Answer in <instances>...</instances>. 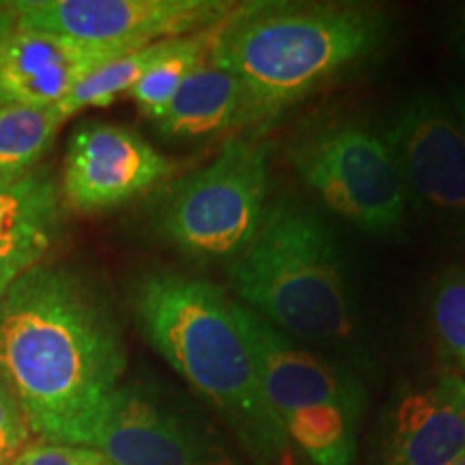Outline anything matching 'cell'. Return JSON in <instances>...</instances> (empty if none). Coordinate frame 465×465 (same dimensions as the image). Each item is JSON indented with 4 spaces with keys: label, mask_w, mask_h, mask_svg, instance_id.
I'll return each instance as SVG.
<instances>
[{
    "label": "cell",
    "mask_w": 465,
    "mask_h": 465,
    "mask_svg": "<svg viewBox=\"0 0 465 465\" xmlns=\"http://www.w3.org/2000/svg\"><path fill=\"white\" fill-rule=\"evenodd\" d=\"M125 364L113 306L72 267L35 265L0 298V381L44 441L91 446Z\"/></svg>",
    "instance_id": "cell-1"
},
{
    "label": "cell",
    "mask_w": 465,
    "mask_h": 465,
    "mask_svg": "<svg viewBox=\"0 0 465 465\" xmlns=\"http://www.w3.org/2000/svg\"><path fill=\"white\" fill-rule=\"evenodd\" d=\"M132 311L149 345L216 407L257 465L287 463V431L267 405L223 289L203 278L153 272L134 287Z\"/></svg>",
    "instance_id": "cell-2"
},
{
    "label": "cell",
    "mask_w": 465,
    "mask_h": 465,
    "mask_svg": "<svg viewBox=\"0 0 465 465\" xmlns=\"http://www.w3.org/2000/svg\"><path fill=\"white\" fill-rule=\"evenodd\" d=\"M381 11L347 3H246L216 28L209 61L246 91V125H263L377 50Z\"/></svg>",
    "instance_id": "cell-3"
},
{
    "label": "cell",
    "mask_w": 465,
    "mask_h": 465,
    "mask_svg": "<svg viewBox=\"0 0 465 465\" xmlns=\"http://www.w3.org/2000/svg\"><path fill=\"white\" fill-rule=\"evenodd\" d=\"M237 302L295 339L356 336L358 304L347 261L330 224L306 203L265 207L246 250L226 267Z\"/></svg>",
    "instance_id": "cell-4"
},
{
    "label": "cell",
    "mask_w": 465,
    "mask_h": 465,
    "mask_svg": "<svg viewBox=\"0 0 465 465\" xmlns=\"http://www.w3.org/2000/svg\"><path fill=\"white\" fill-rule=\"evenodd\" d=\"M267 147L232 136L199 171L168 190L158 212L162 237L192 259L232 261L265 212Z\"/></svg>",
    "instance_id": "cell-5"
},
{
    "label": "cell",
    "mask_w": 465,
    "mask_h": 465,
    "mask_svg": "<svg viewBox=\"0 0 465 465\" xmlns=\"http://www.w3.org/2000/svg\"><path fill=\"white\" fill-rule=\"evenodd\" d=\"M380 134L397 162L407 205L465 246V116L452 93L420 86L386 114Z\"/></svg>",
    "instance_id": "cell-6"
},
{
    "label": "cell",
    "mask_w": 465,
    "mask_h": 465,
    "mask_svg": "<svg viewBox=\"0 0 465 465\" xmlns=\"http://www.w3.org/2000/svg\"><path fill=\"white\" fill-rule=\"evenodd\" d=\"M293 171L330 212L371 235L397 231L407 218L403 179L381 134L330 124L291 144Z\"/></svg>",
    "instance_id": "cell-7"
},
{
    "label": "cell",
    "mask_w": 465,
    "mask_h": 465,
    "mask_svg": "<svg viewBox=\"0 0 465 465\" xmlns=\"http://www.w3.org/2000/svg\"><path fill=\"white\" fill-rule=\"evenodd\" d=\"M235 7L226 0H17L0 3V33L20 28L134 52L216 28Z\"/></svg>",
    "instance_id": "cell-8"
},
{
    "label": "cell",
    "mask_w": 465,
    "mask_h": 465,
    "mask_svg": "<svg viewBox=\"0 0 465 465\" xmlns=\"http://www.w3.org/2000/svg\"><path fill=\"white\" fill-rule=\"evenodd\" d=\"M171 168V160L136 132L89 121L67 143L63 199L78 213L110 212L158 185Z\"/></svg>",
    "instance_id": "cell-9"
},
{
    "label": "cell",
    "mask_w": 465,
    "mask_h": 465,
    "mask_svg": "<svg viewBox=\"0 0 465 465\" xmlns=\"http://www.w3.org/2000/svg\"><path fill=\"white\" fill-rule=\"evenodd\" d=\"M232 315L250 349L263 397L278 420L284 424L298 410L317 405L339 407L360 420L364 391L356 375L298 347L276 325L242 302H232Z\"/></svg>",
    "instance_id": "cell-10"
},
{
    "label": "cell",
    "mask_w": 465,
    "mask_h": 465,
    "mask_svg": "<svg viewBox=\"0 0 465 465\" xmlns=\"http://www.w3.org/2000/svg\"><path fill=\"white\" fill-rule=\"evenodd\" d=\"M91 449L110 465H231L216 444L136 386L114 392Z\"/></svg>",
    "instance_id": "cell-11"
},
{
    "label": "cell",
    "mask_w": 465,
    "mask_h": 465,
    "mask_svg": "<svg viewBox=\"0 0 465 465\" xmlns=\"http://www.w3.org/2000/svg\"><path fill=\"white\" fill-rule=\"evenodd\" d=\"M125 50L80 44L56 35L9 28L0 33V110L50 108Z\"/></svg>",
    "instance_id": "cell-12"
},
{
    "label": "cell",
    "mask_w": 465,
    "mask_h": 465,
    "mask_svg": "<svg viewBox=\"0 0 465 465\" xmlns=\"http://www.w3.org/2000/svg\"><path fill=\"white\" fill-rule=\"evenodd\" d=\"M463 455V375H438L399 394L386 420L383 465H450Z\"/></svg>",
    "instance_id": "cell-13"
},
{
    "label": "cell",
    "mask_w": 465,
    "mask_h": 465,
    "mask_svg": "<svg viewBox=\"0 0 465 465\" xmlns=\"http://www.w3.org/2000/svg\"><path fill=\"white\" fill-rule=\"evenodd\" d=\"M58 231V185L50 168L35 166L0 179V298L22 274L44 263Z\"/></svg>",
    "instance_id": "cell-14"
},
{
    "label": "cell",
    "mask_w": 465,
    "mask_h": 465,
    "mask_svg": "<svg viewBox=\"0 0 465 465\" xmlns=\"http://www.w3.org/2000/svg\"><path fill=\"white\" fill-rule=\"evenodd\" d=\"M155 125L162 136L174 141H190L229 127H243L246 91L235 75L207 58L179 86L177 95Z\"/></svg>",
    "instance_id": "cell-15"
},
{
    "label": "cell",
    "mask_w": 465,
    "mask_h": 465,
    "mask_svg": "<svg viewBox=\"0 0 465 465\" xmlns=\"http://www.w3.org/2000/svg\"><path fill=\"white\" fill-rule=\"evenodd\" d=\"M216 28L174 39L166 54L158 63H153L147 69V74L138 80L136 86L127 93L136 102V106L141 108V113L153 124L164 114L168 104L177 95L179 86L185 83V78L201 63L207 61Z\"/></svg>",
    "instance_id": "cell-16"
},
{
    "label": "cell",
    "mask_w": 465,
    "mask_h": 465,
    "mask_svg": "<svg viewBox=\"0 0 465 465\" xmlns=\"http://www.w3.org/2000/svg\"><path fill=\"white\" fill-rule=\"evenodd\" d=\"M65 124L56 106H9L0 110V179L33 171Z\"/></svg>",
    "instance_id": "cell-17"
},
{
    "label": "cell",
    "mask_w": 465,
    "mask_h": 465,
    "mask_svg": "<svg viewBox=\"0 0 465 465\" xmlns=\"http://www.w3.org/2000/svg\"><path fill=\"white\" fill-rule=\"evenodd\" d=\"M358 420L339 407H304L284 420V431L315 465H351Z\"/></svg>",
    "instance_id": "cell-18"
},
{
    "label": "cell",
    "mask_w": 465,
    "mask_h": 465,
    "mask_svg": "<svg viewBox=\"0 0 465 465\" xmlns=\"http://www.w3.org/2000/svg\"><path fill=\"white\" fill-rule=\"evenodd\" d=\"M173 42L174 39H164V42L144 45L141 50L127 52V54L95 69L89 78L69 93L65 100L56 104L58 114L67 121L69 116L84 108L110 106L116 97L130 93L136 86L138 80L147 74V69L166 54Z\"/></svg>",
    "instance_id": "cell-19"
},
{
    "label": "cell",
    "mask_w": 465,
    "mask_h": 465,
    "mask_svg": "<svg viewBox=\"0 0 465 465\" xmlns=\"http://www.w3.org/2000/svg\"><path fill=\"white\" fill-rule=\"evenodd\" d=\"M429 311L440 353L465 375V267L446 270L435 281Z\"/></svg>",
    "instance_id": "cell-20"
},
{
    "label": "cell",
    "mask_w": 465,
    "mask_h": 465,
    "mask_svg": "<svg viewBox=\"0 0 465 465\" xmlns=\"http://www.w3.org/2000/svg\"><path fill=\"white\" fill-rule=\"evenodd\" d=\"M9 465H110V461L91 446L42 441V444L26 446Z\"/></svg>",
    "instance_id": "cell-21"
},
{
    "label": "cell",
    "mask_w": 465,
    "mask_h": 465,
    "mask_svg": "<svg viewBox=\"0 0 465 465\" xmlns=\"http://www.w3.org/2000/svg\"><path fill=\"white\" fill-rule=\"evenodd\" d=\"M31 429L14 394L0 381V465H9L26 449Z\"/></svg>",
    "instance_id": "cell-22"
},
{
    "label": "cell",
    "mask_w": 465,
    "mask_h": 465,
    "mask_svg": "<svg viewBox=\"0 0 465 465\" xmlns=\"http://www.w3.org/2000/svg\"><path fill=\"white\" fill-rule=\"evenodd\" d=\"M452 45H455V50L465 58V5L463 9L459 11L455 26H452Z\"/></svg>",
    "instance_id": "cell-23"
},
{
    "label": "cell",
    "mask_w": 465,
    "mask_h": 465,
    "mask_svg": "<svg viewBox=\"0 0 465 465\" xmlns=\"http://www.w3.org/2000/svg\"><path fill=\"white\" fill-rule=\"evenodd\" d=\"M449 91L452 93V97H455L459 108H461V113L465 116V80H461V83H452L449 86Z\"/></svg>",
    "instance_id": "cell-24"
},
{
    "label": "cell",
    "mask_w": 465,
    "mask_h": 465,
    "mask_svg": "<svg viewBox=\"0 0 465 465\" xmlns=\"http://www.w3.org/2000/svg\"><path fill=\"white\" fill-rule=\"evenodd\" d=\"M450 465H465V455H463V457H459L457 461H452Z\"/></svg>",
    "instance_id": "cell-25"
}]
</instances>
